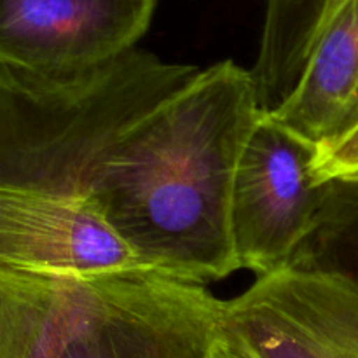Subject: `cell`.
Returning a JSON list of instances; mask_svg holds the SVG:
<instances>
[{"label": "cell", "instance_id": "12", "mask_svg": "<svg viewBox=\"0 0 358 358\" xmlns=\"http://www.w3.org/2000/svg\"><path fill=\"white\" fill-rule=\"evenodd\" d=\"M311 175L318 185L358 177V126L336 142L315 150Z\"/></svg>", "mask_w": 358, "mask_h": 358}, {"label": "cell", "instance_id": "1", "mask_svg": "<svg viewBox=\"0 0 358 358\" xmlns=\"http://www.w3.org/2000/svg\"><path fill=\"white\" fill-rule=\"evenodd\" d=\"M261 114L250 70L224 59L122 142L93 199L147 268L206 285L238 271L231 191Z\"/></svg>", "mask_w": 358, "mask_h": 358}, {"label": "cell", "instance_id": "13", "mask_svg": "<svg viewBox=\"0 0 358 358\" xmlns=\"http://www.w3.org/2000/svg\"><path fill=\"white\" fill-rule=\"evenodd\" d=\"M215 358H254L248 355L233 338L226 332V329L222 331L219 343H217V352Z\"/></svg>", "mask_w": 358, "mask_h": 358}, {"label": "cell", "instance_id": "10", "mask_svg": "<svg viewBox=\"0 0 358 358\" xmlns=\"http://www.w3.org/2000/svg\"><path fill=\"white\" fill-rule=\"evenodd\" d=\"M72 282L0 264V358H56Z\"/></svg>", "mask_w": 358, "mask_h": 358}, {"label": "cell", "instance_id": "8", "mask_svg": "<svg viewBox=\"0 0 358 358\" xmlns=\"http://www.w3.org/2000/svg\"><path fill=\"white\" fill-rule=\"evenodd\" d=\"M268 114L315 150L358 126V0H346L336 10L297 86Z\"/></svg>", "mask_w": 358, "mask_h": 358}, {"label": "cell", "instance_id": "9", "mask_svg": "<svg viewBox=\"0 0 358 358\" xmlns=\"http://www.w3.org/2000/svg\"><path fill=\"white\" fill-rule=\"evenodd\" d=\"M346 0H264L257 59L250 76L264 112H275L299 83L322 30Z\"/></svg>", "mask_w": 358, "mask_h": 358}, {"label": "cell", "instance_id": "4", "mask_svg": "<svg viewBox=\"0 0 358 358\" xmlns=\"http://www.w3.org/2000/svg\"><path fill=\"white\" fill-rule=\"evenodd\" d=\"M315 147L262 110L241 150L231 191V240L238 269L255 278L289 269L317 224L322 185Z\"/></svg>", "mask_w": 358, "mask_h": 358}, {"label": "cell", "instance_id": "6", "mask_svg": "<svg viewBox=\"0 0 358 358\" xmlns=\"http://www.w3.org/2000/svg\"><path fill=\"white\" fill-rule=\"evenodd\" d=\"M157 0H0V65L62 76L103 65L149 30Z\"/></svg>", "mask_w": 358, "mask_h": 358}, {"label": "cell", "instance_id": "5", "mask_svg": "<svg viewBox=\"0 0 358 358\" xmlns=\"http://www.w3.org/2000/svg\"><path fill=\"white\" fill-rule=\"evenodd\" d=\"M224 329L254 358H358V285L283 269L224 301Z\"/></svg>", "mask_w": 358, "mask_h": 358}, {"label": "cell", "instance_id": "11", "mask_svg": "<svg viewBox=\"0 0 358 358\" xmlns=\"http://www.w3.org/2000/svg\"><path fill=\"white\" fill-rule=\"evenodd\" d=\"M320 185L317 224L290 268L329 273L358 285V177Z\"/></svg>", "mask_w": 358, "mask_h": 358}, {"label": "cell", "instance_id": "7", "mask_svg": "<svg viewBox=\"0 0 358 358\" xmlns=\"http://www.w3.org/2000/svg\"><path fill=\"white\" fill-rule=\"evenodd\" d=\"M0 264L72 278L147 268L94 199L17 192H0Z\"/></svg>", "mask_w": 358, "mask_h": 358}, {"label": "cell", "instance_id": "2", "mask_svg": "<svg viewBox=\"0 0 358 358\" xmlns=\"http://www.w3.org/2000/svg\"><path fill=\"white\" fill-rule=\"evenodd\" d=\"M199 70L140 48L62 76L0 65V192L93 199L122 142Z\"/></svg>", "mask_w": 358, "mask_h": 358}, {"label": "cell", "instance_id": "3", "mask_svg": "<svg viewBox=\"0 0 358 358\" xmlns=\"http://www.w3.org/2000/svg\"><path fill=\"white\" fill-rule=\"evenodd\" d=\"M222 331L206 283L126 269L73 278L56 358H215Z\"/></svg>", "mask_w": 358, "mask_h": 358}]
</instances>
